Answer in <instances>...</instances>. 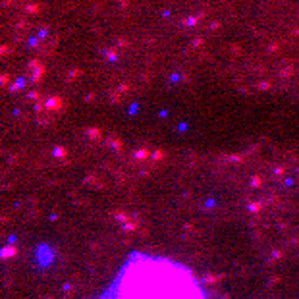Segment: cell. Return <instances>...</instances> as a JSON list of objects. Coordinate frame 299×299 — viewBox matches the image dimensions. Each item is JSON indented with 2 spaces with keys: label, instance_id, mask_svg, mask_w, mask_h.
<instances>
[{
  "label": "cell",
  "instance_id": "6da1fadb",
  "mask_svg": "<svg viewBox=\"0 0 299 299\" xmlns=\"http://www.w3.org/2000/svg\"><path fill=\"white\" fill-rule=\"evenodd\" d=\"M99 299H208L187 266L160 255L133 253Z\"/></svg>",
  "mask_w": 299,
  "mask_h": 299
}]
</instances>
